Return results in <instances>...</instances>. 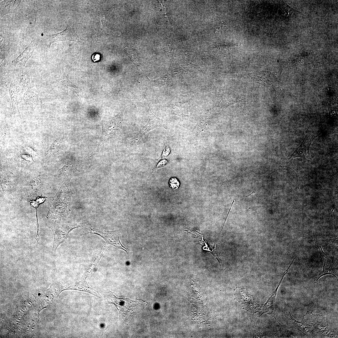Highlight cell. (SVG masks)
Returning a JSON list of instances; mask_svg holds the SVG:
<instances>
[{"label":"cell","instance_id":"obj_2","mask_svg":"<svg viewBox=\"0 0 338 338\" xmlns=\"http://www.w3.org/2000/svg\"><path fill=\"white\" fill-rule=\"evenodd\" d=\"M105 297L109 304H114L119 313L120 317L124 316L134 311L140 304V301H135L127 298H120L116 296L113 292L107 289Z\"/></svg>","mask_w":338,"mask_h":338},{"label":"cell","instance_id":"obj_12","mask_svg":"<svg viewBox=\"0 0 338 338\" xmlns=\"http://www.w3.org/2000/svg\"><path fill=\"white\" fill-rule=\"evenodd\" d=\"M150 115L147 124L143 126L141 130V133H139V136H142L145 134L150 130L157 127H165L161 123V120L157 117L151 110L150 107Z\"/></svg>","mask_w":338,"mask_h":338},{"label":"cell","instance_id":"obj_5","mask_svg":"<svg viewBox=\"0 0 338 338\" xmlns=\"http://www.w3.org/2000/svg\"><path fill=\"white\" fill-rule=\"evenodd\" d=\"M235 300L242 305L243 309L252 313H255L261 310L262 305H260L252 299L249 291L244 288L237 287L234 289Z\"/></svg>","mask_w":338,"mask_h":338},{"label":"cell","instance_id":"obj_6","mask_svg":"<svg viewBox=\"0 0 338 338\" xmlns=\"http://www.w3.org/2000/svg\"><path fill=\"white\" fill-rule=\"evenodd\" d=\"M65 40L79 42V38L74 29L69 25L62 32L56 34L46 35L44 38L45 46L47 48H49L53 43Z\"/></svg>","mask_w":338,"mask_h":338},{"label":"cell","instance_id":"obj_10","mask_svg":"<svg viewBox=\"0 0 338 338\" xmlns=\"http://www.w3.org/2000/svg\"><path fill=\"white\" fill-rule=\"evenodd\" d=\"M36 46L35 40L32 41L23 51L17 58L13 61L12 64L14 65L24 66L27 61L32 55Z\"/></svg>","mask_w":338,"mask_h":338},{"label":"cell","instance_id":"obj_28","mask_svg":"<svg viewBox=\"0 0 338 338\" xmlns=\"http://www.w3.org/2000/svg\"><path fill=\"white\" fill-rule=\"evenodd\" d=\"M100 55L99 53L94 54L92 56L91 58L94 62H96L100 60Z\"/></svg>","mask_w":338,"mask_h":338},{"label":"cell","instance_id":"obj_20","mask_svg":"<svg viewBox=\"0 0 338 338\" xmlns=\"http://www.w3.org/2000/svg\"><path fill=\"white\" fill-rule=\"evenodd\" d=\"M42 185L41 178L38 177L33 178L30 182L28 191L31 195H35L38 193Z\"/></svg>","mask_w":338,"mask_h":338},{"label":"cell","instance_id":"obj_23","mask_svg":"<svg viewBox=\"0 0 338 338\" xmlns=\"http://www.w3.org/2000/svg\"><path fill=\"white\" fill-rule=\"evenodd\" d=\"M106 249V247L104 246L102 247L99 254L98 255L96 258L95 259V262L92 265V266L86 271L85 276L87 277L92 272V270L95 268L96 265L99 262V261L102 257V255Z\"/></svg>","mask_w":338,"mask_h":338},{"label":"cell","instance_id":"obj_9","mask_svg":"<svg viewBox=\"0 0 338 338\" xmlns=\"http://www.w3.org/2000/svg\"><path fill=\"white\" fill-rule=\"evenodd\" d=\"M288 270L289 269L288 268L284 272L279 284L276 289L270 295L266 302L263 305V306H262V313L261 315L264 313L267 314L273 317L276 320L275 316L274 308L278 288L281 284L284 277L288 272Z\"/></svg>","mask_w":338,"mask_h":338},{"label":"cell","instance_id":"obj_4","mask_svg":"<svg viewBox=\"0 0 338 338\" xmlns=\"http://www.w3.org/2000/svg\"><path fill=\"white\" fill-rule=\"evenodd\" d=\"M317 333L325 336L329 333L330 330L326 316L319 314L314 315L307 311L304 315L302 320Z\"/></svg>","mask_w":338,"mask_h":338},{"label":"cell","instance_id":"obj_13","mask_svg":"<svg viewBox=\"0 0 338 338\" xmlns=\"http://www.w3.org/2000/svg\"><path fill=\"white\" fill-rule=\"evenodd\" d=\"M288 314L289 321L294 328L304 332L309 336H315V332L306 323L303 321H298L293 318L289 312V309Z\"/></svg>","mask_w":338,"mask_h":338},{"label":"cell","instance_id":"obj_1","mask_svg":"<svg viewBox=\"0 0 338 338\" xmlns=\"http://www.w3.org/2000/svg\"><path fill=\"white\" fill-rule=\"evenodd\" d=\"M71 179L65 181L50 203L48 219L61 220L69 214L71 197Z\"/></svg>","mask_w":338,"mask_h":338},{"label":"cell","instance_id":"obj_27","mask_svg":"<svg viewBox=\"0 0 338 338\" xmlns=\"http://www.w3.org/2000/svg\"><path fill=\"white\" fill-rule=\"evenodd\" d=\"M170 152V148L168 146H167L166 147V148L164 150L162 154V156L163 159L166 157L169 154Z\"/></svg>","mask_w":338,"mask_h":338},{"label":"cell","instance_id":"obj_29","mask_svg":"<svg viewBox=\"0 0 338 338\" xmlns=\"http://www.w3.org/2000/svg\"><path fill=\"white\" fill-rule=\"evenodd\" d=\"M167 161L165 160H162L160 161L157 165L156 167H161L164 166L167 163Z\"/></svg>","mask_w":338,"mask_h":338},{"label":"cell","instance_id":"obj_22","mask_svg":"<svg viewBox=\"0 0 338 338\" xmlns=\"http://www.w3.org/2000/svg\"><path fill=\"white\" fill-rule=\"evenodd\" d=\"M9 129L6 125L2 127L1 130V143L3 147L6 146L9 137Z\"/></svg>","mask_w":338,"mask_h":338},{"label":"cell","instance_id":"obj_14","mask_svg":"<svg viewBox=\"0 0 338 338\" xmlns=\"http://www.w3.org/2000/svg\"><path fill=\"white\" fill-rule=\"evenodd\" d=\"M20 0H4L0 3L1 16L13 12L17 8Z\"/></svg>","mask_w":338,"mask_h":338},{"label":"cell","instance_id":"obj_18","mask_svg":"<svg viewBox=\"0 0 338 338\" xmlns=\"http://www.w3.org/2000/svg\"><path fill=\"white\" fill-rule=\"evenodd\" d=\"M17 80L18 85L23 91L28 90L30 84V77L26 71H22L19 73Z\"/></svg>","mask_w":338,"mask_h":338},{"label":"cell","instance_id":"obj_15","mask_svg":"<svg viewBox=\"0 0 338 338\" xmlns=\"http://www.w3.org/2000/svg\"><path fill=\"white\" fill-rule=\"evenodd\" d=\"M86 278L84 277L82 280L76 282L71 285L70 289L88 292L97 297H100V294L95 289L90 287L87 284L86 281Z\"/></svg>","mask_w":338,"mask_h":338},{"label":"cell","instance_id":"obj_8","mask_svg":"<svg viewBox=\"0 0 338 338\" xmlns=\"http://www.w3.org/2000/svg\"><path fill=\"white\" fill-rule=\"evenodd\" d=\"M321 133L315 136L314 134L309 131H306L305 137L299 146L296 149L291 155L289 158L293 159L294 158L300 157L303 158H307L310 157V145L314 140Z\"/></svg>","mask_w":338,"mask_h":338},{"label":"cell","instance_id":"obj_16","mask_svg":"<svg viewBox=\"0 0 338 338\" xmlns=\"http://www.w3.org/2000/svg\"><path fill=\"white\" fill-rule=\"evenodd\" d=\"M22 101L24 104L32 106L38 105L40 102L38 96L33 91L28 90L24 91Z\"/></svg>","mask_w":338,"mask_h":338},{"label":"cell","instance_id":"obj_3","mask_svg":"<svg viewBox=\"0 0 338 338\" xmlns=\"http://www.w3.org/2000/svg\"><path fill=\"white\" fill-rule=\"evenodd\" d=\"M85 223H62L51 227L54 237L52 252H55L58 246L67 239L70 232L74 229L84 227Z\"/></svg>","mask_w":338,"mask_h":338},{"label":"cell","instance_id":"obj_19","mask_svg":"<svg viewBox=\"0 0 338 338\" xmlns=\"http://www.w3.org/2000/svg\"><path fill=\"white\" fill-rule=\"evenodd\" d=\"M112 119L110 123L104 125L102 127V134L107 136L113 134L119 128L120 125L117 121Z\"/></svg>","mask_w":338,"mask_h":338},{"label":"cell","instance_id":"obj_7","mask_svg":"<svg viewBox=\"0 0 338 338\" xmlns=\"http://www.w3.org/2000/svg\"><path fill=\"white\" fill-rule=\"evenodd\" d=\"M86 227L88 229L89 233L97 235L102 238L109 244L115 246L116 248L122 249L127 254L126 248L121 243L117 231H107L91 228L86 224Z\"/></svg>","mask_w":338,"mask_h":338},{"label":"cell","instance_id":"obj_26","mask_svg":"<svg viewBox=\"0 0 338 338\" xmlns=\"http://www.w3.org/2000/svg\"><path fill=\"white\" fill-rule=\"evenodd\" d=\"M37 206L35 207V208L36 209V225L37 227V234L36 236L35 239L37 241V243H38L40 239L39 236L38 234L39 231V223L38 221V216H37Z\"/></svg>","mask_w":338,"mask_h":338},{"label":"cell","instance_id":"obj_24","mask_svg":"<svg viewBox=\"0 0 338 338\" xmlns=\"http://www.w3.org/2000/svg\"><path fill=\"white\" fill-rule=\"evenodd\" d=\"M1 186L2 190L3 192L8 190L11 187L12 185L11 182L9 179L6 177L1 179Z\"/></svg>","mask_w":338,"mask_h":338},{"label":"cell","instance_id":"obj_21","mask_svg":"<svg viewBox=\"0 0 338 338\" xmlns=\"http://www.w3.org/2000/svg\"><path fill=\"white\" fill-rule=\"evenodd\" d=\"M63 140L62 137L56 139L46 151L45 156L47 157L51 156L58 152L61 147Z\"/></svg>","mask_w":338,"mask_h":338},{"label":"cell","instance_id":"obj_25","mask_svg":"<svg viewBox=\"0 0 338 338\" xmlns=\"http://www.w3.org/2000/svg\"><path fill=\"white\" fill-rule=\"evenodd\" d=\"M170 187L173 189H177L179 185V183L177 179L174 177L172 178L169 181Z\"/></svg>","mask_w":338,"mask_h":338},{"label":"cell","instance_id":"obj_11","mask_svg":"<svg viewBox=\"0 0 338 338\" xmlns=\"http://www.w3.org/2000/svg\"><path fill=\"white\" fill-rule=\"evenodd\" d=\"M6 86L9 90L13 114L17 115L20 117L18 101V88L16 84L11 82L8 83Z\"/></svg>","mask_w":338,"mask_h":338},{"label":"cell","instance_id":"obj_17","mask_svg":"<svg viewBox=\"0 0 338 338\" xmlns=\"http://www.w3.org/2000/svg\"><path fill=\"white\" fill-rule=\"evenodd\" d=\"M76 169V167L73 163H68L59 169L54 177L59 178L67 176L72 174Z\"/></svg>","mask_w":338,"mask_h":338}]
</instances>
